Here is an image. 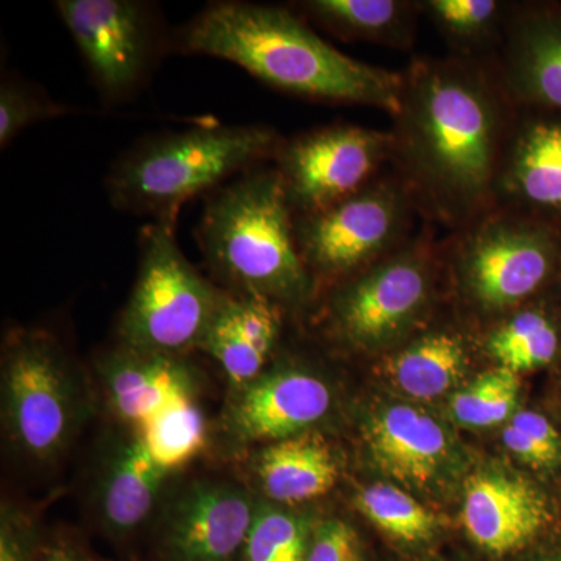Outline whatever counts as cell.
I'll use <instances>...</instances> for the list:
<instances>
[{
	"mask_svg": "<svg viewBox=\"0 0 561 561\" xmlns=\"http://www.w3.org/2000/svg\"><path fill=\"white\" fill-rule=\"evenodd\" d=\"M401 73L393 171L424 219L463 230L497 208L516 108L486 61L420 58Z\"/></svg>",
	"mask_w": 561,
	"mask_h": 561,
	"instance_id": "cell-1",
	"label": "cell"
},
{
	"mask_svg": "<svg viewBox=\"0 0 561 561\" xmlns=\"http://www.w3.org/2000/svg\"><path fill=\"white\" fill-rule=\"evenodd\" d=\"M179 49L241 66L276 90L317 102L400 111L402 73L335 49L289 9L210 3L180 33Z\"/></svg>",
	"mask_w": 561,
	"mask_h": 561,
	"instance_id": "cell-2",
	"label": "cell"
},
{
	"mask_svg": "<svg viewBox=\"0 0 561 561\" xmlns=\"http://www.w3.org/2000/svg\"><path fill=\"white\" fill-rule=\"evenodd\" d=\"M198 245L221 289L286 309L311 298L313 279L295 239V216L275 168L251 169L203 210Z\"/></svg>",
	"mask_w": 561,
	"mask_h": 561,
	"instance_id": "cell-3",
	"label": "cell"
},
{
	"mask_svg": "<svg viewBox=\"0 0 561 561\" xmlns=\"http://www.w3.org/2000/svg\"><path fill=\"white\" fill-rule=\"evenodd\" d=\"M99 413L91 375L49 332L11 331L0 365V419L7 449L25 467H57Z\"/></svg>",
	"mask_w": 561,
	"mask_h": 561,
	"instance_id": "cell-4",
	"label": "cell"
},
{
	"mask_svg": "<svg viewBox=\"0 0 561 561\" xmlns=\"http://www.w3.org/2000/svg\"><path fill=\"white\" fill-rule=\"evenodd\" d=\"M278 133L262 125L201 127L157 136L122 157L106 180L117 209L175 225L181 206L275 158Z\"/></svg>",
	"mask_w": 561,
	"mask_h": 561,
	"instance_id": "cell-5",
	"label": "cell"
},
{
	"mask_svg": "<svg viewBox=\"0 0 561 561\" xmlns=\"http://www.w3.org/2000/svg\"><path fill=\"white\" fill-rule=\"evenodd\" d=\"M224 291L184 256L175 225H146L140 230L138 276L117 321V343L190 356L198 351Z\"/></svg>",
	"mask_w": 561,
	"mask_h": 561,
	"instance_id": "cell-6",
	"label": "cell"
},
{
	"mask_svg": "<svg viewBox=\"0 0 561 561\" xmlns=\"http://www.w3.org/2000/svg\"><path fill=\"white\" fill-rule=\"evenodd\" d=\"M465 294L485 311L518 308L561 268V232L496 208L446 242Z\"/></svg>",
	"mask_w": 561,
	"mask_h": 561,
	"instance_id": "cell-7",
	"label": "cell"
},
{
	"mask_svg": "<svg viewBox=\"0 0 561 561\" xmlns=\"http://www.w3.org/2000/svg\"><path fill=\"white\" fill-rule=\"evenodd\" d=\"M416 216L411 191L393 171L330 208L295 217V239L313 283L343 280L412 241Z\"/></svg>",
	"mask_w": 561,
	"mask_h": 561,
	"instance_id": "cell-8",
	"label": "cell"
},
{
	"mask_svg": "<svg viewBox=\"0 0 561 561\" xmlns=\"http://www.w3.org/2000/svg\"><path fill=\"white\" fill-rule=\"evenodd\" d=\"M437 242L416 234L412 241L341 280L328 305V323L351 348L373 351L398 341L431 300Z\"/></svg>",
	"mask_w": 561,
	"mask_h": 561,
	"instance_id": "cell-9",
	"label": "cell"
},
{
	"mask_svg": "<svg viewBox=\"0 0 561 561\" xmlns=\"http://www.w3.org/2000/svg\"><path fill=\"white\" fill-rule=\"evenodd\" d=\"M334 408V387L319 371L271 362L254 381L227 393L210 448L241 460L257 446L319 432Z\"/></svg>",
	"mask_w": 561,
	"mask_h": 561,
	"instance_id": "cell-10",
	"label": "cell"
},
{
	"mask_svg": "<svg viewBox=\"0 0 561 561\" xmlns=\"http://www.w3.org/2000/svg\"><path fill=\"white\" fill-rule=\"evenodd\" d=\"M273 160L291 213L309 216L379 179L391 160V135L360 125H328L283 140Z\"/></svg>",
	"mask_w": 561,
	"mask_h": 561,
	"instance_id": "cell-11",
	"label": "cell"
},
{
	"mask_svg": "<svg viewBox=\"0 0 561 561\" xmlns=\"http://www.w3.org/2000/svg\"><path fill=\"white\" fill-rule=\"evenodd\" d=\"M260 497L238 476L173 479L151 527L164 561H239Z\"/></svg>",
	"mask_w": 561,
	"mask_h": 561,
	"instance_id": "cell-12",
	"label": "cell"
},
{
	"mask_svg": "<svg viewBox=\"0 0 561 561\" xmlns=\"http://www.w3.org/2000/svg\"><path fill=\"white\" fill-rule=\"evenodd\" d=\"M180 472L151 457L136 427L106 421L84 478V507L106 538L125 542L151 526Z\"/></svg>",
	"mask_w": 561,
	"mask_h": 561,
	"instance_id": "cell-13",
	"label": "cell"
},
{
	"mask_svg": "<svg viewBox=\"0 0 561 561\" xmlns=\"http://www.w3.org/2000/svg\"><path fill=\"white\" fill-rule=\"evenodd\" d=\"M55 9L108 101L138 91L157 54L151 7L136 0H58Z\"/></svg>",
	"mask_w": 561,
	"mask_h": 561,
	"instance_id": "cell-14",
	"label": "cell"
},
{
	"mask_svg": "<svg viewBox=\"0 0 561 561\" xmlns=\"http://www.w3.org/2000/svg\"><path fill=\"white\" fill-rule=\"evenodd\" d=\"M90 375L99 412L111 423L136 430L173 405L201 401L205 393V375L190 356L150 353L121 343L92 359Z\"/></svg>",
	"mask_w": 561,
	"mask_h": 561,
	"instance_id": "cell-15",
	"label": "cell"
},
{
	"mask_svg": "<svg viewBox=\"0 0 561 561\" xmlns=\"http://www.w3.org/2000/svg\"><path fill=\"white\" fill-rule=\"evenodd\" d=\"M486 62L516 110L561 116V5L511 7Z\"/></svg>",
	"mask_w": 561,
	"mask_h": 561,
	"instance_id": "cell-16",
	"label": "cell"
},
{
	"mask_svg": "<svg viewBox=\"0 0 561 561\" xmlns=\"http://www.w3.org/2000/svg\"><path fill=\"white\" fill-rule=\"evenodd\" d=\"M461 523L470 540L490 553L524 551L553 523L548 494L518 474L482 471L465 486Z\"/></svg>",
	"mask_w": 561,
	"mask_h": 561,
	"instance_id": "cell-17",
	"label": "cell"
},
{
	"mask_svg": "<svg viewBox=\"0 0 561 561\" xmlns=\"http://www.w3.org/2000/svg\"><path fill=\"white\" fill-rule=\"evenodd\" d=\"M497 208L524 214L561 232V116L516 110Z\"/></svg>",
	"mask_w": 561,
	"mask_h": 561,
	"instance_id": "cell-18",
	"label": "cell"
},
{
	"mask_svg": "<svg viewBox=\"0 0 561 561\" xmlns=\"http://www.w3.org/2000/svg\"><path fill=\"white\" fill-rule=\"evenodd\" d=\"M284 309L257 295L225 290L198 351L220 368L227 393L254 381L271 364L283 332Z\"/></svg>",
	"mask_w": 561,
	"mask_h": 561,
	"instance_id": "cell-19",
	"label": "cell"
},
{
	"mask_svg": "<svg viewBox=\"0 0 561 561\" xmlns=\"http://www.w3.org/2000/svg\"><path fill=\"white\" fill-rule=\"evenodd\" d=\"M243 481L262 501L297 507L330 493L342 474L341 457L320 432L267 443L242 457Z\"/></svg>",
	"mask_w": 561,
	"mask_h": 561,
	"instance_id": "cell-20",
	"label": "cell"
},
{
	"mask_svg": "<svg viewBox=\"0 0 561 561\" xmlns=\"http://www.w3.org/2000/svg\"><path fill=\"white\" fill-rule=\"evenodd\" d=\"M364 437L379 471L416 489L434 481L449 456L448 435L440 423L411 405L391 404L373 413Z\"/></svg>",
	"mask_w": 561,
	"mask_h": 561,
	"instance_id": "cell-21",
	"label": "cell"
},
{
	"mask_svg": "<svg viewBox=\"0 0 561 561\" xmlns=\"http://www.w3.org/2000/svg\"><path fill=\"white\" fill-rule=\"evenodd\" d=\"M297 9L337 38L394 50L412 49L421 14L420 2L405 0H306Z\"/></svg>",
	"mask_w": 561,
	"mask_h": 561,
	"instance_id": "cell-22",
	"label": "cell"
},
{
	"mask_svg": "<svg viewBox=\"0 0 561 561\" xmlns=\"http://www.w3.org/2000/svg\"><path fill=\"white\" fill-rule=\"evenodd\" d=\"M467 365V343L459 332L434 330L390 354L383 373L402 393L434 400L463 378Z\"/></svg>",
	"mask_w": 561,
	"mask_h": 561,
	"instance_id": "cell-23",
	"label": "cell"
},
{
	"mask_svg": "<svg viewBox=\"0 0 561 561\" xmlns=\"http://www.w3.org/2000/svg\"><path fill=\"white\" fill-rule=\"evenodd\" d=\"M511 3L500 0H424L421 14L430 18L457 57L481 61L479 55L500 44Z\"/></svg>",
	"mask_w": 561,
	"mask_h": 561,
	"instance_id": "cell-24",
	"label": "cell"
},
{
	"mask_svg": "<svg viewBox=\"0 0 561 561\" xmlns=\"http://www.w3.org/2000/svg\"><path fill=\"white\" fill-rule=\"evenodd\" d=\"M561 346L557 321L542 309H519L491 330L485 350L497 367L516 375L548 367Z\"/></svg>",
	"mask_w": 561,
	"mask_h": 561,
	"instance_id": "cell-25",
	"label": "cell"
},
{
	"mask_svg": "<svg viewBox=\"0 0 561 561\" xmlns=\"http://www.w3.org/2000/svg\"><path fill=\"white\" fill-rule=\"evenodd\" d=\"M151 457L172 472H181L213 446L201 401L181 402L147 421L138 430Z\"/></svg>",
	"mask_w": 561,
	"mask_h": 561,
	"instance_id": "cell-26",
	"label": "cell"
},
{
	"mask_svg": "<svg viewBox=\"0 0 561 561\" xmlns=\"http://www.w3.org/2000/svg\"><path fill=\"white\" fill-rule=\"evenodd\" d=\"M316 523L309 513L260 500L239 561H305Z\"/></svg>",
	"mask_w": 561,
	"mask_h": 561,
	"instance_id": "cell-27",
	"label": "cell"
},
{
	"mask_svg": "<svg viewBox=\"0 0 561 561\" xmlns=\"http://www.w3.org/2000/svg\"><path fill=\"white\" fill-rule=\"evenodd\" d=\"M354 504L373 526L394 540H430L438 527V518L430 508L420 504L408 491L389 483L365 486L356 494Z\"/></svg>",
	"mask_w": 561,
	"mask_h": 561,
	"instance_id": "cell-28",
	"label": "cell"
},
{
	"mask_svg": "<svg viewBox=\"0 0 561 561\" xmlns=\"http://www.w3.org/2000/svg\"><path fill=\"white\" fill-rule=\"evenodd\" d=\"M519 397V375L504 367L478 376L451 400L457 423L470 427H490L515 415Z\"/></svg>",
	"mask_w": 561,
	"mask_h": 561,
	"instance_id": "cell-29",
	"label": "cell"
},
{
	"mask_svg": "<svg viewBox=\"0 0 561 561\" xmlns=\"http://www.w3.org/2000/svg\"><path fill=\"white\" fill-rule=\"evenodd\" d=\"M505 448L537 470L561 467V435L551 421L538 412H516L502 432Z\"/></svg>",
	"mask_w": 561,
	"mask_h": 561,
	"instance_id": "cell-30",
	"label": "cell"
},
{
	"mask_svg": "<svg viewBox=\"0 0 561 561\" xmlns=\"http://www.w3.org/2000/svg\"><path fill=\"white\" fill-rule=\"evenodd\" d=\"M66 113L68 110L33 91L28 84L20 80H3L0 88V146L2 149L9 146L31 125Z\"/></svg>",
	"mask_w": 561,
	"mask_h": 561,
	"instance_id": "cell-31",
	"label": "cell"
},
{
	"mask_svg": "<svg viewBox=\"0 0 561 561\" xmlns=\"http://www.w3.org/2000/svg\"><path fill=\"white\" fill-rule=\"evenodd\" d=\"M43 549L38 519L31 507L11 500L0 507V561H36Z\"/></svg>",
	"mask_w": 561,
	"mask_h": 561,
	"instance_id": "cell-32",
	"label": "cell"
},
{
	"mask_svg": "<svg viewBox=\"0 0 561 561\" xmlns=\"http://www.w3.org/2000/svg\"><path fill=\"white\" fill-rule=\"evenodd\" d=\"M305 561H364L359 535L342 518L317 519Z\"/></svg>",
	"mask_w": 561,
	"mask_h": 561,
	"instance_id": "cell-33",
	"label": "cell"
},
{
	"mask_svg": "<svg viewBox=\"0 0 561 561\" xmlns=\"http://www.w3.org/2000/svg\"><path fill=\"white\" fill-rule=\"evenodd\" d=\"M36 561H98L77 542L58 540L43 546Z\"/></svg>",
	"mask_w": 561,
	"mask_h": 561,
	"instance_id": "cell-34",
	"label": "cell"
},
{
	"mask_svg": "<svg viewBox=\"0 0 561 561\" xmlns=\"http://www.w3.org/2000/svg\"><path fill=\"white\" fill-rule=\"evenodd\" d=\"M530 561H561V540L540 549Z\"/></svg>",
	"mask_w": 561,
	"mask_h": 561,
	"instance_id": "cell-35",
	"label": "cell"
}]
</instances>
